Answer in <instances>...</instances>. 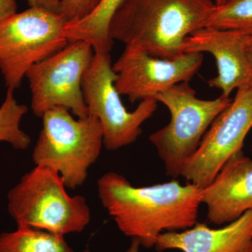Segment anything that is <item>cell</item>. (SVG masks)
I'll return each mask as SVG.
<instances>
[{
	"instance_id": "cell-1",
	"label": "cell",
	"mask_w": 252,
	"mask_h": 252,
	"mask_svg": "<svg viewBox=\"0 0 252 252\" xmlns=\"http://www.w3.org/2000/svg\"><path fill=\"white\" fill-rule=\"evenodd\" d=\"M174 180L135 187L124 176L109 172L97 181V191L119 230L150 249L161 233L189 229L198 222L201 189Z\"/></svg>"
},
{
	"instance_id": "cell-2",
	"label": "cell",
	"mask_w": 252,
	"mask_h": 252,
	"mask_svg": "<svg viewBox=\"0 0 252 252\" xmlns=\"http://www.w3.org/2000/svg\"><path fill=\"white\" fill-rule=\"evenodd\" d=\"M215 6L214 0H122L109 22V36L154 57L176 59L184 54L185 38L204 28Z\"/></svg>"
},
{
	"instance_id": "cell-3",
	"label": "cell",
	"mask_w": 252,
	"mask_h": 252,
	"mask_svg": "<svg viewBox=\"0 0 252 252\" xmlns=\"http://www.w3.org/2000/svg\"><path fill=\"white\" fill-rule=\"evenodd\" d=\"M59 172L36 165L7 194V208L17 228L63 235L80 233L90 223V207L81 195L71 196Z\"/></svg>"
},
{
	"instance_id": "cell-4",
	"label": "cell",
	"mask_w": 252,
	"mask_h": 252,
	"mask_svg": "<svg viewBox=\"0 0 252 252\" xmlns=\"http://www.w3.org/2000/svg\"><path fill=\"white\" fill-rule=\"evenodd\" d=\"M41 119L42 129L33 149V162L59 172L66 188L81 187L103 145L98 119L91 115L74 119L64 107L49 109Z\"/></svg>"
},
{
	"instance_id": "cell-5",
	"label": "cell",
	"mask_w": 252,
	"mask_h": 252,
	"mask_svg": "<svg viewBox=\"0 0 252 252\" xmlns=\"http://www.w3.org/2000/svg\"><path fill=\"white\" fill-rule=\"evenodd\" d=\"M189 82H182L157 94L154 99L165 104L171 114L170 124L149 136L165 165L168 177L181 176L182 169L198 148L215 118L231 102L230 97L199 99Z\"/></svg>"
},
{
	"instance_id": "cell-6",
	"label": "cell",
	"mask_w": 252,
	"mask_h": 252,
	"mask_svg": "<svg viewBox=\"0 0 252 252\" xmlns=\"http://www.w3.org/2000/svg\"><path fill=\"white\" fill-rule=\"evenodd\" d=\"M64 25L62 15L39 7L0 21V72L7 90L20 88L33 65L67 45Z\"/></svg>"
},
{
	"instance_id": "cell-7",
	"label": "cell",
	"mask_w": 252,
	"mask_h": 252,
	"mask_svg": "<svg viewBox=\"0 0 252 252\" xmlns=\"http://www.w3.org/2000/svg\"><path fill=\"white\" fill-rule=\"evenodd\" d=\"M117 74L107 52H94L83 76L81 87L89 115L97 118L103 130V144L108 150L130 145L142 135V126L154 115L158 101H141L132 112L126 109L114 86Z\"/></svg>"
},
{
	"instance_id": "cell-8",
	"label": "cell",
	"mask_w": 252,
	"mask_h": 252,
	"mask_svg": "<svg viewBox=\"0 0 252 252\" xmlns=\"http://www.w3.org/2000/svg\"><path fill=\"white\" fill-rule=\"evenodd\" d=\"M94 54L87 41H69L63 49L28 71L31 107L36 117L41 118L56 107H65L77 118L89 116L81 82Z\"/></svg>"
},
{
	"instance_id": "cell-9",
	"label": "cell",
	"mask_w": 252,
	"mask_h": 252,
	"mask_svg": "<svg viewBox=\"0 0 252 252\" xmlns=\"http://www.w3.org/2000/svg\"><path fill=\"white\" fill-rule=\"evenodd\" d=\"M252 127V77L238 88L229 105L215 118L181 176L200 189L210 185L230 158L242 151Z\"/></svg>"
},
{
	"instance_id": "cell-10",
	"label": "cell",
	"mask_w": 252,
	"mask_h": 252,
	"mask_svg": "<svg viewBox=\"0 0 252 252\" xmlns=\"http://www.w3.org/2000/svg\"><path fill=\"white\" fill-rule=\"evenodd\" d=\"M203 62L202 53H187L174 60L158 59L138 48L126 46L114 63V86L131 103L147 98L171 86L191 80Z\"/></svg>"
},
{
	"instance_id": "cell-11",
	"label": "cell",
	"mask_w": 252,
	"mask_h": 252,
	"mask_svg": "<svg viewBox=\"0 0 252 252\" xmlns=\"http://www.w3.org/2000/svg\"><path fill=\"white\" fill-rule=\"evenodd\" d=\"M248 34L210 27L197 30L187 36L181 46L182 54L207 52L216 60L218 74L208 84L230 97L234 89L252 77V67L246 54Z\"/></svg>"
},
{
	"instance_id": "cell-12",
	"label": "cell",
	"mask_w": 252,
	"mask_h": 252,
	"mask_svg": "<svg viewBox=\"0 0 252 252\" xmlns=\"http://www.w3.org/2000/svg\"><path fill=\"white\" fill-rule=\"evenodd\" d=\"M207 220L216 225L229 223L252 210V160L243 150L230 158L210 185L201 189Z\"/></svg>"
},
{
	"instance_id": "cell-13",
	"label": "cell",
	"mask_w": 252,
	"mask_h": 252,
	"mask_svg": "<svg viewBox=\"0 0 252 252\" xmlns=\"http://www.w3.org/2000/svg\"><path fill=\"white\" fill-rule=\"evenodd\" d=\"M154 248L158 252H252V210L218 229L197 222L189 229L165 232L159 235Z\"/></svg>"
},
{
	"instance_id": "cell-14",
	"label": "cell",
	"mask_w": 252,
	"mask_h": 252,
	"mask_svg": "<svg viewBox=\"0 0 252 252\" xmlns=\"http://www.w3.org/2000/svg\"><path fill=\"white\" fill-rule=\"evenodd\" d=\"M122 1L102 0L98 7L85 19L64 25V36L69 41H87L94 52H110L114 41L109 34V22Z\"/></svg>"
},
{
	"instance_id": "cell-15",
	"label": "cell",
	"mask_w": 252,
	"mask_h": 252,
	"mask_svg": "<svg viewBox=\"0 0 252 252\" xmlns=\"http://www.w3.org/2000/svg\"><path fill=\"white\" fill-rule=\"evenodd\" d=\"M0 252H74L64 236L32 228L0 234Z\"/></svg>"
},
{
	"instance_id": "cell-16",
	"label": "cell",
	"mask_w": 252,
	"mask_h": 252,
	"mask_svg": "<svg viewBox=\"0 0 252 252\" xmlns=\"http://www.w3.org/2000/svg\"><path fill=\"white\" fill-rule=\"evenodd\" d=\"M25 104L18 103L14 91L7 90L6 97L0 107V142H6L18 150L29 147L31 138L20 127L23 117L28 112Z\"/></svg>"
},
{
	"instance_id": "cell-17",
	"label": "cell",
	"mask_w": 252,
	"mask_h": 252,
	"mask_svg": "<svg viewBox=\"0 0 252 252\" xmlns=\"http://www.w3.org/2000/svg\"><path fill=\"white\" fill-rule=\"evenodd\" d=\"M204 27L252 34V0H228L215 6Z\"/></svg>"
},
{
	"instance_id": "cell-18",
	"label": "cell",
	"mask_w": 252,
	"mask_h": 252,
	"mask_svg": "<svg viewBox=\"0 0 252 252\" xmlns=\"http://www.w3.org/2000/svg\"><path fill=\"white\" fill-rule=\"evenodd\" d=\"M102 0H60L61 15L65 24L85 19L98 7Z\"/></svg>"
},
{
	"instance_id": "cell-19",
	"label": "cell",
	"mask_w": 252,
	"mask_h": 252,
	"mask_svg": "<svg viewBox=\"0 0 252 252\" xmlns=\"http://www.w3.org/2000/svg\"><path fill=\"white\" fill-rule=\"evenodd\" d=\"M30 7H39L61 14L60 0H27Z\"/></svg>"
},
{
	"instance_id": "cell-20",
	"label": "cell",
	"mask_w": 252,
	"mask_h": 252,
	"mask_svg": "<svg viewBox=\"0 0 252 252\" xmlns=\"http://www.w3.org/2000/svg\"><path fill=\"white\" fill-rule=\"evenodd\" d=\"M16 0H0V21L17 12Z\"/></svg>"
},
{
	"instance_id": "cell-21",
	"label": "cell",
	"mask_w": 252,
	"mask_h": 252,
	"mask_svg": "<svg viewBox=\"0 0 252 252\" xmlns=\"http://www.w3.org/2000/svg\"><path fill=\"white\" fill-rule=\"evenodd\" d=\"M141 246L140 242H139L138 240L135 238L132 239V243H131V245L130 248L127 250V252H139V250H140V247ZM83 252H91L90 250L89 249H86Z\"/></svg>"
},
{
	"instance_id": "cell-22",
	"label": "cell",
	"mask_w": 252,
	"mask_h": 252,
	"mask_svg": "<svg viewBox=\"0 0 252 252\" xmlns=\"http://www.w3.org/2000/svg\"><path fill=\"white\" fill-rule=\"evenodd\" d=\"M246 54L249 63L252 67V34L248 36L246 45Z\"/></svg>"
},
{
	"instance_id": "cell-23",
	"label": "cell",
	"mask_w": 252,
	"mask_h": 252,
	"mask_svg": "<svg viewBox=\"0 0 252 252\" xmlns=\"http://www.w3.org/2000/svg\"><path fill=\"white\" fill-rule=\"evenodd\" d=\"M227 1H228V0H214L217 6H220V5L223 4L225 2H226Z\"/></svg>"
}]
</instances>
